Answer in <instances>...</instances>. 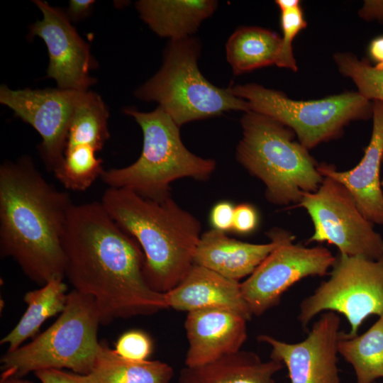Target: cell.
<instances>
[{
	"label": "cell",
	"mask_w": 383,
	"mask_h": 383,
	"mask_svg": "<svg viewBox=\"0 0 383 383\" xmlns=\"http://www.w3.org/2000/svg\"><path fill=\"white\" fill-rule=\"evenodd\" d=\"M62 243L65 277L73 289L94 299L102 325L169 308L165 294L145 280L140 246L101 202L72 206Z\"/></svg>",
	"instance_id": "obj_1"
},
{
	"label": "cell",
	"mask_w": 383,
	"mask_h": 383,
	"mask_svg": "<svg viewBox=\"0 0 383 383\" xmlns=\"http://www.w3.org/2000/svg\"><path fill=\"white\" fill-rule=\"evenodd\" d=\"M70 195L50 184L31 158L0 167V254L42 287L65 278L62 236Z\"/></svg>",
	"instance_id": "obj_2"
},
{
	"label": "cell",
	"mask_w": 383,
	"mask_h": 383,
	"mask_svg": "<svg viewBox=\"0 0 383 383\" xmlns=\"http://www.w3.org/2000/svg\"><path fill=\"white\" fill-rule=\"evenodd\" d=\"M101 204L145 255L144 275L150 287L166 293L177 286L194 265L201 224L171 197L155 201L123 188L109 187Z\"/></svg>",
	"instance_id": "obj_3"
},
{
	"label": "cell",
	"mask_w": 383,
	"mask_h": 383,
	"mask_svg": "<svg viewBox=\"0 0 383 383\" xmlns=\"http://www.w3.org/2000/svg\"><path fill=\"white\" fill-rule=\"evenodd\" d=\"M243 136L236 159L265 187V197L279 206L298 204L304 192H313L323 177L294 133L267 116L250 111L240 121ZM295 205V206H296Z\"/></svg>",
	"instance_id": "obj_4"
},
{
	"label": "cell",
	"mask_w": 383,
	"mask_h": 383,
	"mask_svg": "<svg viewBox=\"0 0 383 383\" xmlns=\"http://www.w3.org/2000/svg\"><path fill=\"white\" fill-rule=\"evenodd\" d=\"M124 112L141 128L143 150L133 164L104 170L101 178L109 187L160 201L170 196L172 182L184 177L206 180L215 170L213 160L196 156L184 146L180 127L160 107L151 112L128 108Z\"/></svg>",
	"instance_id": "obj_5"
},
{
	"label": "cell",
	"mask_w": 383,
	"mask_h": 383,
	"mask_svg": "<svg viewBox=\"0 0 383 383\" xmlns=\"http://www.w3.org/2000/svg\"><path fill=\"white\" fill-rule=\"evenodd\" d=\"M101 324L94 299L72 289L60 316L31 342L1 356V377H22L45 369L91 372L101 343L97 334Z\"/></svg>",
	"instance_id": "obj_6"
},
{
	"label": "cell",
	"mask_w": 383,
	"mask_h": 383,
	"mask_svg": "<svg viewBox=\"0 0 383 383\" xmlns=\"http://www.w3.org/2000/svg\"><path fill=\"white\" fill-rule=\"evenodd\" d=\"M199 50L190 37L171 40L161 69L135 91L141 100L157 102L179 127L226 111H250L245 100L203 76L197 64Z\"/></svg>",
	"instance_id": "obj_7"
},
{
	"label": "cell",
	"mask_w": 383,
	"mask_h": 383,
	"mask_svg": "<svg viewBox=\"0 0 383 383\" xmlns=\"http://www.w3.org/2000/svg\"><path fill=\"white\" fill-rule=\"evenodd\" d=\"M228 89L233 95L245 100L250 111L290 128L307 150L338 138L349 123L372 117L373 102L357 91L296 101L257 84L236 85Z\"/></svg>",
	"instance_id": "obj_8"
},
{
	"label": "cell",
	"mask_w": 383,
	"mask_h": 383,
	"mask_svg": "<svg viewBox=\"0 0 383 383\" xmlns=\"http://www.w3.org/2000/svg\"><path fill=\"white\" fill-rule=\"evenodd\" d=\"M329 278L300 304L298 319L303 328L322 311L343 314L350 329L343 335H357L364 321L383 313V259L338 254Z\"/></svg>",
	"instance_id": "obj_9"
},
{
	"label": "cell",
	"mask_w": 383,
	"mask_h": 383,
	"mask_svg": "<svg viewBox=\"0 0 383 383\" xmlns=\"http://www.w3.org/2000/svg\"><path fill=\"white\" fill-rule=\"evenodd\" d=\"M294 207L304 208L314 228L309 242H326L339 253L383 259V238L361 212L348 189L327 177L313 192H304Z\"/></svg>",
	"instance_id": "obj_10"
},
{
	"label": "cell",
	"mask_w": 383,
	"mask_h": 383,
	"mask_svg": "<svg viewBox=\"0 0 383 383\" xmlns=\"http://www.w3.org/2000/svg\"><path fill=\"white\" fill-rule=\"evenodd\" d=\"M291 233L240 283L242 295L252 315L260 316L277 306L283 294L308 277L328 273L335 257L322 246L294 244Z\"/></svg>",
	"instance_id": "obj_11"
},
{
	"label": "cell",
	"mask_w": 383,
	"mask_h": 383,
	"mask_svg": "<svg viewBox=\"0 0 383 383\" xmlns=\"http://www.w3.org/2000/svg\"><path fill=\"white\" fill-rule=\"evenodd\" d=\"M81 92L60 88L13 90L1 86L0 102L40 134V154L53 173L63 162L69 128Z\"/></svg>",
	"instance_id": "obj_12"
},
{
	"label": "cell",
	"mask_w": 383,
	"mask_h": 383,
	"mask_svg": "<svg viewBox=\"0 0 383 383\" xmlns=\"http://www.w3.org/2000/svg\"><path fill=\"white\" fill-rule=\"evenodd\" d=\"M340 318L326 311L316 321L307 337L287 343L268 335L257 340L271 347V359L284 365L289 383H340L337 366Z\"/></svg>",
	"instance_id": "obj_13"
},
{
	"label": "cell",
	"mask_w": 383,
	"mask_h": 383,
	"mask_svg": "<svg viewBox=\"0 0 383 383\" xmlns=\"http://www.w3.org/2000/svg\"><path fill=\"white\" fill-rule=\"evenodd\" d=\"M43 14L30 27L32 36L41 38L47 45L49 65L47 77L57 88L88 91L95 80L89 74L94 67L88 44L71 25L67 15L45 1H33Z\"/></svg>",
	"instance_id": "obj_14"
},
{
	"label": "cell",
	"mask_w": 383,
	"mask_h": 383,
	"mask_svg": "<svg viewBox=\"0 0 383 383\" xmlns=\"http://www.w3.org/2000/svg\"><path fill=\"white\" fill-rule=\"evenodd\" d=\"M248 321L242 314L225 309L187 312L184 328L189 348L185 367H201L240 351L247 338Z\"/></svg>",
	"instance_id": "obj_15"
},
{
	"label": "cell",
	"mask_w": 383,
	"mask_h": 383,
	"mask_svg": "<svg viewBox=\"0 0 383 383\" xmlns=\"http://www.w3.org/2000/svg\"><path fill=\"white\" fill-rule=\"evenodd\" d=\"M372 131L361 161L347 171H338L333 165H318L323 177L343 184L355 199L363 215L373 224L383 226V192L380 167L383 158V101H374Z\"/></svg>",
	"instance_id": "obj_16"
},
{
	"label": "cell",
	"mask_w": 383,
	"mask_h": 383,
	"mask_svg": "<svg viewBox=\"0 0 383 383\" xmlns=\"http://www.w3.org/2000/svg\"><path fill=\"white\" fill-rule=\"evenodd\" d=\"M289 234L284 230H272L269 233L270 243L255 244L229 238L213 228L201 235L194 264L238 281L250 276Z\"/></svg>",
	"instance_id": "obj_17"
},
{
	"label": "cell",
	"mask_w": 383,
	"mask_h": 383,
	"mask_svg": "<svg viewBox=\"0 0 383 383\" xmlns=\"http://www.w3.org/2000/svg\"><path fill=\"white\" fill-rule=\"evenodd\" d=\"M165 294L168 307L177 311L217 308L234 311L248 320L252 316L238 281L196 264L177 286Z\"/></svg>",
	"instance_id": "obj_18"
},
{
	"label": "cell",
	"mask_w": 383,
	"mask_h": 383,
	"mask_svg": "<svg viewBox=\"0 0 383 383\" xmlns=\"http://www.w3.org/2000/svg\"><path fill=\"white\" fill-rule=\"evenodd\" d=\"M213 0H141L140 18L158 35L179 40L189 38L216 9Z\"/></svg>",
	"instance_id": "obj_19"
},
{
	"label": "cell",
	"mask_w": 383,
	"mask_h": 383,
	"mask_svg": "<svg viewBox=\"0 0 383 383\" xmlns=\"http://www.w3.org/2000/svg\"><path fill=\"white\" fill-rule=\"evenodd\" d=\"M283 367L274 360L263 361L255 353L240 350L197 367H184L179 383H274Z\"/></svg>",
	"instance_id": "obj_20"
},
{
	"label": "cell",
	"mask_w": 383,
	"mask_h": 383,
	"mask_svg": "<svg viewBox=\"0 0 383 383\" xmlns=\"http://www.w3.org/2000/svg\"><path fill=\"white\" fill-rule=\"evenodd\" d=\"M67 285L62 279H54L40 289L29 291L23 296L27 309L16 326L0 341L13 351L26 340L33 337L49 318L64 310L67 301Z\"/></svg>",
	"instance_id": "obj_21"
},
{
	"label": "cell",
	"mask_w": 383,
	"mask_h": 383,
	"mask_svg": "<svg viewBox=\"0 0 383 383\" xmlns=\"http://www.w3.org/2000/svg\"><path fill=\"white\" fill-rule=\"evenodd\" d=\"M281 46V37L260 27H241L226 45V57L235 74L275 65Z\"/></svg>",
	"instance_id": "obj_22"
},
{
	"label": "cell",
	"mask_w": 383,
	"mask_h": 383,
	"mask_svg": "<svg viewBox=\"0 0 383 383\" xmlns=\"http://www.w3.org/2000/svg\"><path fill=\"white\" fill-rule=\"evenodd\" d=\"M91 373L99 383H170L173 368L159 360L134 361L101 343Z\"/></svg>",
	"instance_id": "obj_23"
},
{
	"label": "cell",
	"mask_w": 383,
	"mask_h": 383,
	"mask_svg": "<svg viewBox=\"0 0 383 383\" xmlns=\"http://www.w3.org/2000/svg\"><path fill=\"white\" fill-rule=\"evenodd\" d=\"M338 353L353 367L356 383L383 377V313L364 333L348 338L340 333Z\"/></svg>",
	"instance_id": "obj_24"
},
{
	"label": "cell",
	"mask_w": 383,
	"mask_h": 383,
	"mask_svg": "<svg viewBox=\"0 0 383 383\" xmlns=\"http://www.w3.org/2000/svg\"><path fill=\"white\" fill-rule=\"evenodd\" d=\"M108 118L109 111L101 96L91 91H82L69 128L65 149L90 145L101 150L109 138Z\"/></svg>",
	"instance_id": "obj_25"
},
{
	"label": "cell",
	"mask_w": 383,
	"mask_h": 383,
	"mask_svg": "<svg viewBox=\"0 0 383 383\" xmlns=\"http://www.w3.org/2000/svg\"><path fill=\"white\" fill-rule=\"evenodd\" d=\"M98 151L90 145H76L65 150L62 165L53 173L69 190L83 192L89 188L104 170Z\"/></svg>",
	"instance_id": "obj_26"
},
{
	"label": "cell",
	"mask_w": 383,
	"mask_h": 383,
	"mask_svg": "<svg viewBox=\"0 0 383 383\" xmlns=\"http://www.w3.org/2000/svg\"><path fill=\"white\" fill-rule=\"evenodd\" d=\"M333 58L340 73L353 80L361 96L371 101H383V67L348 52L335 53Z\"/></svg>",
	"instance_id": "obj_27"
},
{
	"label": "cell",
	"mask_w": 383,
	"mask_h": 383,
	"mask_svg": "<svg viewBox=\"0 0 383 383\" xmlns=\"http://www.w3.org/2000/svg\"><path fill=\"white\" fill-rule=\"evenodd\" d=\"M282 37L276 65L279 67L297 71V66L292 51V43L296 35L306 27L300 6L281 11Z\"/></svg>",
	"instance_id": "obj_28"
},
{
	"label": "cell",
	"mask_w": 383,
	"mask_h": 383,
	"mask_svg": "<svg viewBox=\"0 0 383 383\" xmlns=\"http://www.w3.org/2000/svg\"><path fill=\"white\" fill-rule=\"evenodd\" d=\"M114 351L125 359L144 361L152 353V342L146 333L140 330H131L118 338Z\"/></svg>",
	"instance_id": "obj_29"
},
{
	"label": "cell",
	"mask_w": 383,
	"mask_h": 383,
	"mask_svg": "<svg viewBox=\"0 0 383 383\" xmlns=\"http://www.w3.org/2000/svg\"><path fill=\"white\" fill-rule=\"evenodd\" d=\"M41 383H99L91 374H79L60 369H45L34 372Z\"/></svg>",
	"instance_id": "obj_30"
},
{
	"label": "cell",
	"mask_w": 383,
	"mask_h": 383,
	"mask_svg": "<svg viewBox=\"0 0 383 383\" xmlns=\"http://www.w3.org/2000/svg\"><path fill=\"white\" fill-rule=\"evenodd\" d=\"M258 214L256 209L249 204H240L235 206L232 231L238 234H249L258 225Z\"/></svg>",
	"instance_id": "obj_31"
},
{
	"label": "cell",
	"mask_w": 383,
	"mask_h": 383,
	"mask_svg": "<svg viewBox=\"0 0 383 383\" xmlns=\"http://www.w3.org/2000/svg\"><path fill=\"white\" fill-rule=\"evenodd\" d=\"M235 206L223 201L216 204L210 213V221L214 229L226 233L232 231Z\"/></svg>",
	"instance_id": "obj_32"
},
{
	"label": "cell",
	"mask_w": 383,
	"mask_h": 383,
	"mask_svg": "<svg viewBox=\"0 0 383 383\" xmlns=\"http://www.w3.org/2000/svg\"><path fill=\"white\" fill-rule=\"evenodd\" d=\"M359 15L365 21L383 22V0L365 1Z\"/></svg>",
	"instance_id": "obj_33"
},
{
	"label": "cell",
	"mask_w": 383,
	"mask_h": 383,
	"mask_svg": "<svg viewBox=\"0 0 383 383\" xmlns=\"http://www.w3.org/2000/svg\"><path fill=\"white\" fill-rule=\"evenodd\" d=\"M94 2L92 0L70 1L67 14L70 20L77 21L82 18L88 14Z\"/></svg>",
	"instance_id": "obj_34"
},
{
	"label": "cell",
	"mask_w": 383,
	"mask_h": 383,
	"mask_svg": "<svg viewBox=\"0 0 383 383\" xmlns=\"http://www.w3.org/2000/svg\"><path fill=\"white\" fill-rule=\"evenodd\" d=\"M369 55L378 67H383V35L374 38L368 47Z\"/></svg>",
	"instance_id": "obj_35"
},
{
	"label": "cell",
	"mask_w": 383,
	"mask_h": 383,
	"mask_svg": "<svg viewBox=\"0 0 383 383\" xmlns=\"http://www.w3.org/2000/svg\"><path fill=\"white\" fill-rule=\"evenodd\" d=\"M275 3L281 11L292 9L300 6V1L298 0H277Z\"/></svg>",
	"instance_id": "obj_36"
},
{
	"label": "cell",
	"mask_w": 383,
	"mask_h": 383,
	"mask_svg": "<svg viewBox=\"0 0 383 383\" xmlns=\"http://www.w3.org/2000/svg\"><path fill=\"white\" fill-rule=\"evenodd\" d=\"M1 383H33L30 381L22 379L21 377H7L5 379H1Z\"/></svg>",
	"instance_id": "obj_37"
},
{
	"label": "cell",
	"mask_w": 383,
	"mask_h": 383,
	"mask_svg": "<svg viewBox=\"0 0 383 383\" xmlns=\"http://www.w3.org/2000/svg\"><path fill=\"white\" fill-rule=\"evenodd\" d=\"M382 163H383V158H382ZM381 185H382V187H383V179H382V180L381 182Z\"/></svg>",
	"instance_id": "obj_38"
},
{
	"label": "cell",
	"mask_w": 383,
	"mask_h": 383,
	"mask_svg": "<svg viewBox=\"0 0 383 383\" xmlns=\"http://www.w3.org/2000/svg\"><path fill=\"white\" fill-rule=\"evenodd\" d=\"M374 383H377V382H374Z\"/></svg>",
	"instance_id": "obj_39"
}]
</instances>
